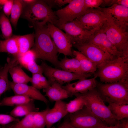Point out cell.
<instances>
[{"label":"cell","instance_id":"6da1fadb","mask_svg":"<svg viewBox=\"0 0 128 128\" xmlns=\"http://www.w3.org/2000/svg\"><path fill=\"white\" fill-rule=\"evenodd\" d=\"M33 26L35 31V38L31 50L34 54L35 59L47 61L57 68H59L58 52L51 38L47 25L34 24Z\"/></svg>","mask_w":128,"mask_h":128},{"label":"cell","instance_id":"7a4b0ae2","mask_svg":"<svg viewBox=\"0 0 128 128\" xmlns=\"http://www.w3.org/2000/svg\"><path fill=\"white\" fill-rule=\"evenodd\" d=\"M22 15L32 25H45L49 23L55 26L58 22L55 11L45 0H36L31 4L24 5Z\"/></svg>","mask_w":128,"mask_h":128},{"label":"cell","instance_id":"3957f363","mask_svg":"<svg viewBox=\"0 0 128 128\" xmlns=\"http://www.w3.org/2000/svg\"><path fill=\"white\" fill-rule=\"evenodd\" d=\"M98 69L95 75L104 83L128 81V61L122 57L110 60Z\"/></svg>","mask_w":128,"mask_h":128},{"label":"cell","instance_id":"277c9868","mask_svg":"<svg viewBox=\"0 0 128 128\" xmlns=\"http://www.w3.org/2000/svg\"><path fill=\"white\" fill-rule=\"evenodd\" d=\"M81 94L86 101L85 106L95 116L107 125L111 126L118 123V121L105 103V101L96 88Z\"/></svg>","mask_w":128,"mask_h":128},{"label":"cell","instance_id":"5b68a950","mask_svg":"<svg viewBox=\"0 0 128 128\" xmlns=\"http://www.w3.org/2000/svg\"><path fill=\"white\" fill-rule=\"evenodd\" d=\"M107 19L100 29L108 38L122 57L128 61V32L116 25L107 15Z\"/></svg>","mask_w":128,"mask_h":128},{"label":"cell","instance_id":"8992f818","mask_svg":"<svg viewBox=\"0 0 128 128\" xmlns=\"http://www.w3.org/2000/svg\"><path fill=\"white\" fill-rule=\"evenodd\" d=\"M97 89L105 102L128 104V81L97 85Z\"/></svg>","mask_w":128,"mask_h":128},{"label":"cell","instance_id":"52a82bcc","mask_svg":"<svg viewBox=\"0 0 128 128\" xmlns=\"http://www.w3.org/2000/svg\"><path fill=\"white\" fill-rule=\"evenodd\" d=\"M40 65L50 85L55 83L63 86L65 83H70L74 80L87 79L91 75V73L78 74L54 68L43 61H42Z\"/></svg>","mask_w":128,"mask_h":128},{"label":"cell","instance_id":"ba28073f","mask_svg":"<svg viewBox=\"0 0 128 128\" xmlns=\"http://www.w3.org/2000/svg\"><path fill=\"white\" fill-rule=\"evenodd\" d=\"M107 19L106 15L98 8L89 9L73 21L85 30L94 32L100 29Z\"/></svg>","mask_w":128,"mask_h":128},{"label":"cell","instance_id":"9c48e42d","mask_svg":"<svg viewBox=\"0 0 128 128\" xmlns=\"http://www.w3.org/2000/svg\"><path fill=\"white\" fill-rule=\"evenodd\" d=\"M69 118L70 124L75 128H96L108 126L85 106L75 113L69 114Z\"/></svg>","mask_w":128,"mask_h":128},{"label":"cell","instance_id":"30bf717a","mask_svg":"<svg viewBox=\"0 0 128 128\" xmlns=\"http://www.w3.org/2000/svg\"><path fill=\"white\" fill-rule=\"evenodd\" d=\"M72 46L96 64L97 69L116 58L97 46L88 42Z\"/></svg>","mask_w":128,"mask_h":128},{"label":"cell","instance_id":"8fae6325","mask_svg":"<svg viewBox=\"0 0 128 128\" xmlns=\"http://www.w3.org/2000/svg\"><path fill=\"white\" fill-rule=\"evenodd\" d=\"M84 0H72L65 7L55 11L58 23H64L73 21L86 11Z\"/></svg>","mask_w":128,"mask_h":128},{"label":"cell","instance_id":"7c38bea8","mask_svg":"<svg viewBox=\"0 0 128 128\" xmlns=\"http://www.w3.org/2000/svg\"><path fill=\"white\" fill-rule=\"evenodd\" d=\"M47 24L50 35L58 53L65 56L74 57L72 50V45L68 36L54 25L49 23Z\"/></svg>","mask_w":128,"mask_h":128},{"label":"cell","instance_id":"4fadbf2b","mask_svg":"<svg viewBox=\"0 0 128 128\" xmlns=\"http://www.w3.org/2000/svg\"><path fill=\"white\" fill-rule=\"evenodd\" d=\"M55 26L65 32L72 45L87 42L91 35L94 32L85 30L73 21L64 23H57Z\"/></svg>","mask_w":128,"mask_h":128},{"label":"cell","instance_id":"5bb4252c","mask_svg":"<svg viewBox=\"0 0 128 128\" xmlns=\"http://www.w3.org/2000/svg\"><path fill=\"white\" fill-rule=\"evenodd\" d=\"M110 18L117 26L128 31V8L115 4L104 8H98Z\"/></svg>","mask_w":128,"mask_h":128},{"label":"cell","instance_id":"9a60e30c","mask_svg":"<svg viewBox=\"0 0 128 128\" xmlns=\"http://www.w3.org/2000/svg\"><path fill=\"white\" fill-rule=\"evenodd\" d=\"M87 42L97 46L115 57L123 58L121 54L110 42L105 34L100 29L92 34Z\"/></svg>","mask_w":128,"mask_h":128},{"label":"cell","instance_id":"2e32d148","mask_svg":"<svg viewBox=\"0 0 128 128\" xmlns=\"http://www.w3.org/2000/svg\"><path fill=\"white\" fill-rule=\"evenodd\" d=\"M97 77H95L90 79L79 80L73 83H69L62 87L68 92L70 97L78 94H83L95 88L98 85L96 80Z\"/></svg>","mask_w":128,"mask_h":128},{"label":"cell","instance_id":"e0dca14e","mask_svg":"<svg viewBox=\"0 0 128 128\" xmlns=\"http://www.w3.org/2000/svg\"><path fill=\"white\" fill-rule=\"evenodd\" d=\"M10 89L15 95H22L27 97L34 100L42 101L47 104L48 101L45 96L32 86L25 84L15 83L10 81Z\"/></svg>","mask_w":128,"mask_h":128},{"label":"cell","instance_id":"ac0fdd59","mask_svg":"<svg viewBox=\"0 0 128 128\" xmlns=\"http://www.w3.org/2000/svg\"><path fill=\"white\" fill-rule=\"evenodd\" d=\"M66 102L60 100L55 102L53 107L49 108L46 115V128H51L55 123L58 122L68 113Z\"/></svg>","mask_w":128,"mask_h":128},{"label":"cell","instance_id":"d6986e66","mask_svg":"<svg viewBox=\"0 0 128 128\" xmlns=\"http://www.w3.org/2000/svg\"><path fill=\"white\" fill-rule=\"evenodd\" d=\"M61 85L57 83H53L48 87L43 89V92L49 100L56 102L62 100L70 97L67 91Z\"/></svg>","mask_w":128,"mask_h":128},{"label":"cell","instance_id":"ffe728a7","mask_svg":"<svg viewBox=\"0 0 128 128\" xmlns=\"http://www.w3.org/2000/svg\"><path fill=\"white\" fill-rule=\"evenodd\" d=\"M7 61L0 71V96L10 89V81L8 78L9 69L18 64L17 59L15 57L12 59L8 57Z\"/></svg>","mask_w":128,"mask_h":128},{"label":"cell","instance_id":"44dd1931","mask_svg":"<svg viewBox=\"0 0 128 128\" xmlns=\"http://www.w3.org/2000/svg\"><path fill=\"white\" fill-rule=\"evenodd\" d=\"M1 52L11 54L15 58L18 55L19 51L16 35L0 41V53Z\"/></svg>","mask_w":128,"mask_h":128},{"label":"cell","instance_id":"7402d4cb","mask_svg":"<svg viewBox=\"0 0 128 128\" xmlns=\"http://www.w3.org/2000/svg\"><path fill=\"white\" fill-rule=\"evenodd\" d=\"M59 68L67 71L79 74L86 73L82 70L78 60L73 58L69 59L66 56L59 61Z\"/></svg>","mask_w":128,"mask_h":128},{"label":"cell","instance_id":"603a6c76","mask_svg":"<svg viewBox=\"0 0 128 128\" xmlns=\"http://www.w3.org/2000/svg\"><path fill=\"white\" fill-rule=\"evenodd\" d=\"M34 100L16 106L11 111L10 114L16 117L25 116L33 112L39 111V108L36 107L34 103Z\"/></svg>","mask_w":128,"mask_h":128},{"label":"cell","instance_id":"cb8c5ba5","mask_svg":"<svg viewBox=\"0 0 128 128\" xmlns=\"http://www.w3.org/2000/svg\"><path fill=\"white\" fill-rule=\"evenodd\" d=\"M74 56L79 62L83 71L86 73H94L97 67L96 64L93 62L83 54L78 51H72Z\"/></svg>","mask_w":128,"mask_h":128},{"label":"cell","instance_id":"d4e9b609","mask_svg":"<svg viewBox=\"0 0 128 128\" xmlns=\"http://www.w3.org/2000/svg\"><path fill=\"white\" fill-rule=\"evenodd\" d=\"M16 36L19 49V56L25 53L32 48L34 43L35 35L33 33Z\"/></svg>","mask_w":128,"mask_h":128},{"label":"cell","instance_id":"484cf974","mask_svg":"<svg viewBox=\"0 0 128 128\" xmlns=\"http://www.w3.org/2000/svg\"><path fill=\"white\" fill-rule=\"evenodd\" d=\"M9 73L12 79V82L14 83L27 84L31 81V77L26 74L18 64L10 67Z\"/></svg>","mask_w":128,"mask_h":128},{"label":"cell","instance_id":"4316f807","mask_svg":"<svg viewBox=\"0 0 128 128\" xmlns=\"http://www.w3.org/2000/svg\"><path fill=\"white\" fill-rule=\"evenodd\" d=\"M108 103V108L111 113L118 121L128 118V104L114 102Z\"/></svg>","mask_w":128,"mask_h":128},{"label":"cell","instance_id":"83f0119b","mask_svg":"<svg viewBox=\"0 0 128 128\" xmlns=\"http://www.w3.org/2000/svg\"><path fill=\"white\" fill-rule=\"evenodd\" d=\"M32 100L33 99L26 96L15 95L14 96L6 97L0 101V106H15L27 102Z\"/></svg>","mask_w":128,"mask_h":128},{"label":"cell","instance_id":"f1b7e54d","mask_svg":"<svg viewBox=\"0 0 128 128\" xmlns=\"http://www.w3.org/2000/svg\"><path fill=\"white\" fill-rule=\"evenodd\" d=\"M76 97L66 103V110L69 114L75 113L82 109L85 106L86 101L83 96L80 94H76Z\"/></svg>","mask_w":128,"mask_h":128},{"label":"cell","instance_id":"f546056e","mask_svg":"<svg viewBox=\"0 0 128 128\" xmlns=\"http://www.w3.org/2000/svg\"><path fill=\"white\" fill-rule=\"evenodd\" d=\"M24 4L21 0H14L10 14L11 22L14 27L17 26L19 19L22 15Z\"/></svg>","mask_w":128,"mask_h":128},{"label":"cell","instance_id":"4dcf8cb0","mask_svg":"<svg viewBox=\"0 0 128 128\" xmlns=\"http://www.w3.org/2000/svg\"><path fill=\"white\" fill-rule=\"evenodd\" d=\"M31 82L32 86L39 90L46 88L50 85L47 79L41 73L32 74Z\"/></svg>","mask_w":128,"mask_h":128},{"label":"cell","instance_id":"1f68e13d","mask_svg":"<svg viewBox=\"0 0 128 128\" xmlns=\"http://www.w3.org/2000/svg\"><path fill=\"white\" fill-rule=\"evenodd\" d=\"M0 28L5 39L12 36V30L10 22L3 13L0 14Z\"/></svg>","mask_w":128,"mask_h":128},{"label":"cell","instance_id":"d6a6232c","mask_svg":"<svg viewBox=\"0 0 128 128\" xmlns=\"http://www.w3.org/2000/svg\"><path fill=\"white\" fill-rule=\"evenodd\" d=\"M49 108L41 111L34 112L33 128H45L46 125V115Z\"/></svg>","mask_w":128,"mask_h":128},{"label":"cell","instance_id":"836d02e7","mask_svg":"<svg viewBox=\"0 0 128 128\" xmlns=\"http://www.w3.org/2000/svg\"><path fill=\"white\" fill-rule=\"evenodd\" d=\"M34 112L27 115L21 120L6 128H33V116Z\"/></svg>","mask_w":128,"mask_h":128},{"label":"cell","instance_id":"e575fe53","mask_svg":"<svg viewBox=\"0 0 128 128\" xmlns=\"http://www.w3.org/2000/svg\"><path fill=\"white\" fill-rule=\"evenodd\" d=\"M32 59L24 64L22 66L25 68L32 74L43 73L41 65H38L35 60Z\"/></svg>","mask_w":128,"mask_h":128},{"label":"cell","instance_id":"d590c367","mask_svg":"<svg viewBox=\"0 0 128 128\" xmlns=\"http://www.w3.org/2000/svg\"><path fill=\"white\" fill-rule=\"evenodd\" d=\"M19 120L17 118L10 115L0 114V124L5 125L13 122H18Z\"/></svg>","mask_w":128,"mask_h":128},{"label":"cell","instance_id":"8d00e7d4","mask_svg":"<svg viewBox=\"0 0 128 128\" xmlns=\"http://www.w3.org/2000/svg\"><path fill=\"white\" fill-rule=\"evenodd\" d=\"M103 1V0H84V3L85 7L87 9L98 8Z\"/></svg>","mask_w":128,"mask_h":128},{"label":"cell","instance_id":"74e56055","mask_svg":"<svg viewBox=\"0 0 128 128\" xmlns=\"http://www.w3.org/2000/svg\"><path fill=\"white\" fill-rule=\"evenodd\" d=\"M14 1L13 0H8L3 6V13L7 17H9L10 15Z\"/></svg>","mask_w":128,"mask_h":128},{"label":"cell","instance_id":"f35d334b","mask_svg":"<svg viewBox=\"0 0 128 128\" xmlns=\"http://www.w3.org/2000/svg\"><path fill=\"white\" fill-rule=\"evenodd\" d=\"M72 0H45L46 2L49 5L53 4L55 5L58 7L67 4L69 3Z\"/></svg>","mask_w":128,"mask_h":128},{"label":"cell","instance_id":"ab89813d","mask_svg":"<svg viewBox=\"0 0 128 128\" xmlns=\"http://www.w3.org/2000/svg\"><path fill=\"white\" fill-rule=\"evenodd\" d=\"M114 4L121 5L128 8V0H114Z\"/></svg>","mask_w":128,"mask_h":128},{"label":"cell","instance_id":"60d3db41","mask_svg":"<svg viewBox=\"0 0 128 128\" xmlns=\"http://www.w3.org/2000/svg\"><path fill=\"white\" fill-rule=\"evenodd\" d=\"M57 128H75L70 124L69 119L63 123L59 127Z\"/></svg>","mask_w":128,"mask_h":128},{"label":"cell","instance_id":"b9f144b4","mask_svg":"<svg viewBox=\"0 0 128 128\" xmlns=\"http://www.w3.org/2000/svg\"><path fill=\"white\" fill-rule=\"evenodd\" d=\"M96 128H122V126L121 122L119 121L118 123L114 126H103Z\"/></svg>","mask_w":128,"mask_h":128},{"label":"cell","instance_id":"7bdbcfd3","mask_svg":"<svg viewBox=\"0 0 128 128\" xmlns=\"http://www.w3.org/2000/svg\"><path fill=\"white\" fill-rule=\"evenodd\" d=\"M122 126V128H128V119H124L120 120Z\"/></svg>","mask_w":128,"mask_h":128},{"label":"cell","instance_id":"ee69618b","mask_svg":"<svg viewBox=\"0 0 128 128\" xmlns=\"http://www.w3.org/2000/svg\"><path fill=\"white\" fill-rule=\"evenodd\" d=\"M24 4L25 5H28L32 4L36 1L35 0H22Z\"/></svg>","mask_w":128,"mask_h":128},{"label":"cell","instance_id":"f6af8a7d","mask_svg":"<svg viewBox=\"0 0 128 128\" xmlns=\"http://www.w3.org/2000/svg\"><path fill=\"white\" fill-rule=\"evenodd\" d=\"M8 0H0V5L3 6Z\"/></svg>","mask_w":128,"mask_h":128},{"label":"cell","instance_id":"bcb514c9","mask_svg":"<svg viewBox=\"0 0 128 128\" xmlns=\"http://www.w3.org/2000/svg\"><path fill=\"white\" fill-rule=\"evenodd\" d=\"M2 67H1V66H0V70H1V69L2 68Z\"/></svg>","mask_w":128,"mask_h":128},{"label":"cell","instance_id":"7dc6e473","mask_svg":"<svg viewBox=\"0 0 128 128\" xmlns=\"http://www.w3.org/2000/svg\"><path fill=\"white\" fill-rule=\"evenodd\" d=\"M2 128V127H1V126H0V128Z\"/></svg>","mask_w":128,"mask_h":128}]
</instances>
